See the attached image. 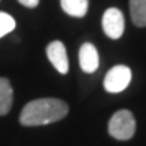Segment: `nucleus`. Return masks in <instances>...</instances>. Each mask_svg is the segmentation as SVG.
<instances>
[{
	"mask_svg": "<svg viewBox=\"0 0 146 146\" xmlns=\"http://www.w3.org/2000/svg\"><path fill=\"white\" fill-rule=\"evenodd\" d=\"M15 27H17V23L14 17H11L6 12H0V39L6 35H9L11 31H14Z\"/></svg>",
	"mask_w": 146,
	"mask_h": 146,
	"instance_id": "nucleus-10",
	"label": "nucleus"
},
{
	"mask_svg": "<svg viewBox=\"0 0 146 146\" xmlns=\"http://www.w3.org/2000/svg\"><path fill=\"white\" fill-rule=\"evenodd\" d=\"M131 21L137 27H146V0H130Z\"/></svg>",
	"mask_w": 146,
	"mask_h": 146,
	"instance_id": "nucleus-9",
	"label": "nucleus"
},
{
	"mask_svg": "<svg viewBox=\"0 0 146 146\" xmlns=\"http://www.w3.org/2000/svg\"><path fill=\"white\" fill-rule=\"evenodd\" d=\"M108 131L116 140H130L136 133V119L133 113L127 109L115 112L109 119Z\"/></svg>",
	"mask_w": 146,
	"mask_h": 146,
	"instance_id": "nucleus-2",
	"label": "nucleus"
},
{
	"mask_svg": "<svg viewBox=\"0 0 146 146\" xmlns=\"http://www.w3.org/2000/svg\"><path fill=\"white\" fill-rule=\"evenodd\" d=\"M18 2L23 6H25V8H36L39 5V0H18Z\"/></svg>",
	"mask_w": 146,
	"mask_h": 146,
	"instance_id": "nucleus-11",
	"label": "nucleus"
},
{
	"mask_svg": "<svg viewBox=\"0 0 146 146\" xmlns=\"http://www.w3.org/2000/svg\"><path fill=\"white\" fill-rule=\"evenodd\" d=\"M69 106L66 102L54 97H45L31 100L23 108L19 113V124L24 127L48 125L66 118Z\"/></svg>",
	"mask_w": 146,
	"mask_h": 146,
	"instance_id": "nucleus-1",
	"label": "nucleus"
},
{
	"mask_svg": "<svg viewBox=\"0 0 146 146\" xmlns=\"http://www.w3.org/2000/svg\"><path fill=\"white\" fill-rule=\"evenodd\" d=\"M14 103V88L8 78H0V116L9 113Z\"/></svg>",
	"mask_w": 146,
	"mask_h": 146,
	"instance_id": "nucleus-7",
	"label": "nucleus"
},
{
	"mask_svg": "<svg viewBox=\"0 0 146 146\" xmlns=\"http://www.w3.org/2000/svg\"><path fill=\"white\" fill-rule=\"evenodd\" d=\"M60 5L70 17L82 18L88 12V0H60Z\"/></svg>",
	"mask_w": 146,
	"mask_h": 146,
	"instance_id": "nucleus-8",
	"label": "nucleus"
},
{
	"mask_svg": "<svg viewBox=\"0 0 146 146\" xmlns=\"http://www.w3.org/2000/svg\"><path fill=\"white\" fill-rule=\"evenodd\" d=\"M46 57L51 61V64L55 67V70L61 75H66L69 72V58L67 51L61 40H52L46 46Z\"/></svg>",
	"mask_w": 146,
	"mask_h": 146,
	"instance_id": "nucleus-5",
	"label": "nucleus"
},
{
	"mask_svg": "<svg viewBox=\"0 0 146 146\" xmlns=\"http://www.w3.org/2000/svg\"><path fill=\"white\" fill-rule=\"evenodd\" d=\"M79 66L85 73H94L98 69V52L92 43H84L79 48Z\"/></svg>",
	"mask_w": 146,
	"mask_h": 146,
	"instance_id": "nucleus-6",
	"label": "nucleus"
},
{
	"mask_svg": "<svg viewBox=\"0 0 146 146\" xmlns=\"http://www.w3.org/2000/svg\"><path fill=\"white\" fill-rule=\"evenodd\" d=\"M102 25H103V31L106 33L108 37L119 39L125 30V19L122 12L118 8H109L103 14Z\"/></svg>",
	"mask_w": 146,
	"mask_h": 146,
	"instance_id": "nucleus-4",
	"label": "nucleus"
},
{
	"mask_svg": "<svg viewBox=\"0 0 146 146\" xmlns=\"http://www.w3.org/2000/svg\"><path fill=\"white\" fill-rule=\"evenodd\" d=\"M130 82H131L130 67H127L124 64H118L106 73L104 81H103V87L108 92L116 94V92L124 91L130 85Z\"/></svg>",
	"mask_w": 146,
	"mask_h": 146,
	"instance_id": "nucleus-3",
	"label": "nucleus"
}]
</instances>
